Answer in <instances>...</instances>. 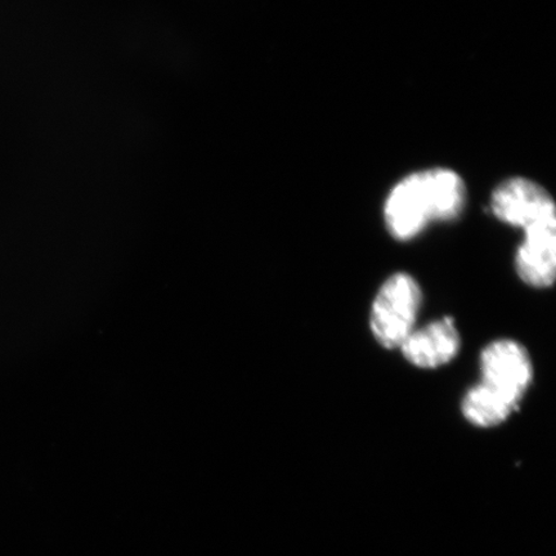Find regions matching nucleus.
Wrapping results in <instances>:
<instances>
[{
	"label": "nucleus",
	"instance_id": "obj_2",
	"mask_svg": "<svg viewBox=\"0 0 556 556\" xmlns=\"http://www.w3.org/2000/svg\"><path fill=\"white\" fill-rule=\"evenodd\" d=\"M465 200L467 189L454 170L434 168L409 174L388 194L384 204L387 229L395 240H413L432 222L457 218Z\"/></svg>",
	"mask_w": 556,
	"mask_h": 556
},
{
	"label": "nucleus",
	"instance_id": "obj_3",
	"mask_svg": "<svg viewBox=\"0 0 556 556\" xmlns=\"http://www.w3.org/2000/svg\"><path fill=\"white\" fill-rule=\"evenodd\" d=\"M422 303L420 285L413 276L399 273L381 285L374 299L370 328L386 350H400L415 330Z\"/></svg>",
	"mask_w": 556,
	"mask_h": 556
},
{
	"label": "nucleus",
	"instance_id": "obj_1",
	"mask_svg": "<svg viewBox=\"0 0 556 556\" xmlns=\"http://www.w3.org/2000/svg\"><path fill=\"white\" fill-rule=\"evenodd\" d=\"M481 380L463 400V415L472 426L493 428L509 419L533 380L526 348L514 340H496L479 358Z\"/></svg>",
	"mask_w": 556,
	"mask_h": 556
},
{
	"label": "nucleus",
	"instance_id": "obj_6",
	"mask_svg": "<svg viewBox=\"0 0 556 556\" xmlns=\"http://www.w3.org/2000/svg\"><path fill=\"white\" fill-rule=\"evenodd\" d=\"M516 269L521 281L532 288H551L556 273V225L525 231L516 254Z\"/></svg>",
	"mask_w": 556,
	"mask_h": 556
},
{
	"label": "nucleus",
	"instance_id": "obj_5",
	"mask_svg": "<svg viewBox=\"0 0 556 556\" xmlns=\"http://www.w3.org/2000/svg\"><path fill=\"white\" fill-rule=\"evenodd\" d=\"M462 340L454 318L444 317L414 330L403 342L400 350L409 364L432 370L447 365L460 351Z\"/></svg>",
	"mask_w": 556,
	"mask_h": 556
},
{
	"label": "nucleus",
	"instance_id": "obj_4",
	"mask_svg": "<svg viewBox=\"0 0 556 556\" xmlns=\"http://www.w3.org/2000/svg\"><path fill=\"white\" fill-rule=\"evenodd\" d=\"M491 208L505 225L523 231L556 225L552 194L531 179L516 177L504 180L492 193Z\"/></svg>",
	"mask_w": 556,
	"mask_h": 556
}]
</instances>
